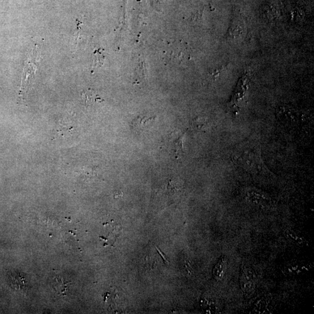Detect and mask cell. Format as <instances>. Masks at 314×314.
<instances>
[{"instance_id":"9","label":"cell","mask_w":314,"mask_h":314,"mask_svg":"<svg viewBox=\"0 0 314 314\" xmlns=\"http://www.w3.org/2000/svg\"><path fill=\"white\" fill-rule=\"evenodd\" d=\"M105 55L104 50L101 48L96 49L93 54V67L103 66L105 62Z\"/></svg>"},{"instance_id":"5","label":"cell","mask_w":314,"mask_h":314,"mask_svg":"<svg viewBox=\"0 0 314 314\" xmlns=\"http://www.w3.org/2000/svg\"><path fill=\"white\" fill-rule=\"evenodd\" d=\"M246 198L254 205L260 206L265 205L270 201V198L264 193L255 190H249L246 192Z\"/></svg>"},{"instance_id":"12","label":"cell","mask_w":314,"mask_h":314,"mask_svg":"<svg viewBox=\"0 0 314 314\" xmlns=\"http://www.w3.org/2000/svg\"><path fill=\"white\" fill-rule=\"evenodd\" d=\"M192 125L194 129H201L205 128L206 125V122L205 120L201 118L195 119L192 122Z\"/></svg>"},{"instance_id":"4","label":"cell","mask_w":314,"mask_h":314,"mask_svg":"<svg viewBox=\"0 0 314 314\" xmlns=\"http://www.w3.org/2000/svg\"><path fill=\"white\" fill-rule=\"evenodd\" d=\"M168 57L169 60L177 63H182L188 60L190 57L188 45L182 41L173 44L169 49Z\"/></svg>"},{"instance_id":"2","label":"cell","mask_w":314,"mask_h":314,"mask_svg":"<svg viewBox=\"0 0 314 314\" xmlns=\"http://www.w3.org/2000/svg\"><path fill=\"white\" fill-rule=\"evenodd\" d=\"M249 75L245 74L239 80L238 84L235 89L230 103H229V108L232 112L236 114L238 113L240 105L245 98L246 93L249 87Z\"/></svg>"},{"instance_id":"11","label":"cell","mask_w":314,"mask_h":314,"mask_svg":"<svg viewBox=\"0 0 314 314\" xmlns=\"http://www.w3.org/2000/svg\"><path fill=\"white\" fill-rule=\"evenodd\" d=\"M62 279V278H59L58 277V278H56L54 279V281L56 282H53V288H55V289L58 292L61 291L62 294L66 290V283Z\"/></svg>"},{"instance_id":"13","label":"cell","mask_w":314,"mask_h":314,"mask_svg":"<svg viewBox=\"0 0 314 314\" xmlns=\"http://www.w3.org/2000/svg\"><path fill=\"white\" fill-rule=\"evenodd\" d=\"M80 25H81V23L79 22V24L78 25V30H76V31L75 33L74 36L73 37V40H73V47H74L75 49H76V48H77L79 39L80 37L79 35L80 33V29H81V27H80Z\"/></svg>"},{"instance_id":"8","label":"cell","mask_w":314,"mask_h":314,"mask_svg":"<svg viewBox=\"0 0 314 314\" xmlns=\"http://www.w3.org/2000/svg\"><path fill=\"white\" fill-rule=\"evenodd\" d=\"M11 283L17 290H27L28 282L25 276L20 274H12L10 275Z\"/></svg>"},{"instance_id":"1","label":"cell","mask_w":314,"mask_h":314,"mask_svg":"<svg viewBox=\"0 0 314 314\" xmlns=\"http://www.w3.org/2000/svg\"><path fill=\"white\" fill-rule=\"evenodd\" d=\"M233 163L254 175L270 176L271 172L261 157V147L258 145L243 146L236 148L231 155Z\"/></svg>"},{"instance_id":"7","label":"cell","mask_w":314,"mask_h":314,"mask_svg":"<svg viewBox=\"0 0 314 314\" xmlns=\"http://www.w3.org/2000/svg\"><path fill=\"white\" fill-rule=\"evenodd\" d=\"M227 259L226 256H222L219 259L217 264L214 267L213 275L216 281H222L227 269Z\"/></svg>"},{"instance_id":"10","label":"cell","mask_w":314,"mask_h":314,"mask_svg":"<svg viewBox=\"0 0 314 314\" xmlns=\"http://www.w3.org/2000/svg\"><path fill=\"white\" fill-rule=\"evenodd\" d=\"M286 236L288 237V239L292 241V242L296 244L303 245L305 243V240L303 238V237L300 236L299 234H297V233L294 231H288L286 232Z\"/></svg>"},{"instance_id":"3","label":"cell","mask_w":314,"mask_h":314,"mask_svg":"<svg viewBox=\"0 0 314 314\" xmlns=\"http://www.w3.org/2000/svg\"><path fill=\"white\" fill-rule=\"evenodd\" d=\"M240 286L243 294L248 297L253 294L256 286V277L252 268H244L240 276Z\"/></svg>"},{"instance_id":"6","label":"cell","mask_w":314,"mask_h":314,"mask_svg":"<svg viewBox=\"0 0 314 314\" xmlns=\"http://www.w3.org/2000/svg\"><path fill=\"white\" fill-rule=\"evenodd\" d=\"M82 97L84 103L89 107L104 101L96 92L92 89H87L83 91L82 93Z\"/></svg>"}]
</instances>
